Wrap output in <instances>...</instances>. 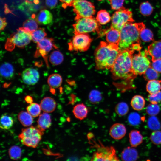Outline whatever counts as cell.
Listing matches in <instances>:
<instances>
[{
    "mask_svg": "<svg viewBox=\"0 0 161 161\" xmlns=\"http://www.w3.org/2000/svg\"><path fill=\"white\" fill-rule=\"evenodd\" d=\"M145 28L143 22L130 23L125 25L120 30V39L118 45L120 51L130 49L140 51L142 48L140 33Z\"/></svg>",
    "mask_w": 161,
    "mask_h": 161,
    "instance_id": "6da1fadb",
    "label": "cell"
},
{
    "mask_svg": "<svg viewBox=\"0 0 161 161\" xmlns=\"http://www.w3.org/2000/svg\"><path fill=\"white\" fill-rule=\"evenodd\" d=\"M120 52L118 45L101 41L95 53L96 68L98 70L111 69Z\"/></svg>",
    "mask_w": 161,
    "mask_h": 161,
    "instance_id": "7a4b0ae2",
    "label": "cell"
},
{
    "mask_svg": "<svg viewBox=\"0 0 161 161\" xmlns=\"http://www.w3.org/2000/svg\"><path fill=\"white\" fill-rule=\"evenodd\" d=\"M134 52L130 49L120 51L111 69L114 79H129L136 76L132 69V58Z\"/></svg>",
    "mask_w": 161,
    "mask_h": 161,
    "instance_id": "3957f363",
    "label": "cell"
},
{
    "mask_svg": "<svg viewBox=\"0 0 161 161\" xmlns=\"http://www.w3.org/2000/svg\"><path fill=\"white\" fill-rule=\"evenodd\" d=\"M73 26L75 34L96 32L99 36H101L106 34L107 31V30L102 29L101 24L94 17L79 19Z\"/></svg>",
    "mask_w": 161,
    "mask_h": 161,
    "instance_id": "277c9868",
    "label": "cell"
},
{
    "mask_svg": "<svg viewBox=\"0 0 161 161\" xmlns=\"http://www.w3.org/2000/svg\"><path fill=\"white\" fill-rule=\"evenodd\" d=\"M32 40L31 33L23 27L19 28L17 31L11 35L7 39L5 47L8 50H12L15 46L24 48Z\"/></svg>",
    "mask_w": 161,
    "mask_h": 161,
    "instance_id": "5b68a950",
    "label": "cell"
},
{
    "mask_svg": "<svg viewBox=\"0 0 161 161\" xmlns=\"http://www.w3.org/2000/svg\"><path fill=\"white\" fill-rule=\"evenodd\" d=\"M43 131L33 126L23 129L18 135V138L23 145L29 147L36 148L41 140Z\"/></svg>",
    "mask_w": 161,
    "mask_h": 161,
    "instance_id": "8992f818",
    "label": "cell"
},
{
    "mask_svg": "<svg viewBox=\"0 0 161 161\" xmlns=\"http://www.w3.org/2000/svg\"><path fill=\"white\" fill-rule=\"evenodd\" d=\"M134 21L132 12L123 7L117 10L113 14L111 18L110 27L120 31L126 24Z\"/></svg>",
    "mask_w": 161,
    "mask_h": 161,
    "instance_id": "52a82bcc",
    "label": "cell"
},
{
    "mask_svg": "<svg viewBox=\"0 0 161 161\" xmlns=\"http://www.w3.org/2000/svg\"><path fill=\"white\" fill-rule=\"evenodd\" d=\"M72 6L76 15L75 21L81 18L93 17L95 13L94 4L87 0H75Z\"/></svg>",
    "mask_w": 161,
    "mask_h": 161,
    "instance_id": "ba28073f",
    "label": "cell"
},
{
    "mask_svg": "<svg viewBox=\"0 0 161 161\" xmlns=\"http://www.w3.org/2000/svg\"><path fill=\"white\" fill-rule=\"evenodd\" d=\"M100 144L95 143L94 146L97 148L91 159V161H117L119 159L115 150L113 146H105L99 142Z\"/></svg>",
    "mask_w": 161,
    "mask_h": 161,
    "instance_id": "9c48e42d",
    "label": "cell"
},
{
    "mask_svg": "<svg viewBox=\"0 0 161 161\" xmlns=\"http://www.w3.org/2000/svg\"><path fill=\"white\" fill-rule=\"evenodd\" d=\"M146 50L140 52L133 55L132 58V69L135 75L143 74L151 66V63L147 57Z\"/></svg>",
    "mask_w": 161,
    "mask_h": 161,
    "instance_id": "30bf717a",
    "label": "cell"
},
{
    "mask_svg": "<svg viewBox=\"0 0 161 161\" xmlns=\"http://www.w3.org/2000/svg\"><path fill=\"white\" fill-rule=\"evenodd\" d=\"M92 40L88 33L75 34L69 44V49L76 51H85L89 48Z\"/></svg>",
    "mask_w": 161,
    "mask_h": 161,
    "instance_id": "8fae6325",
    "label": "cell"
},
{
    "mask_svg": "<svg viewBox=\"0 0 161 161\" xmlns=\"http://www.w3.org/2000/svg\"><path fill=\"white\" fill-rule=\"evenodd\" d=\"M56 47L51 38L45 37L37 43V50L35 56H42L44 57L54 47Z\"/></svg>",
    "mask_w": 161,
    "mask_h": 161,
    "instance_id": "7c38bea8",
    "label": "cell"
},
{
    "mask_svg": "<svg viewBox=\"0 0 161 161\" xmlns=\"http://www.w3.org/2000/svg\"><path fill=\"white\" fill-rule=\"evenodd\" d=\"M21 76L22 80L25 84L33 85L38 82L40 75L36 69L29 68L23 71Z\"/></svg>",
    "mask_w": 161,
    "mask_h": 161,
    "instance_id": "4fadbf2b",
    "label": "cell"
},
{
    "mask_svg": "<svg viewBox=\"0 0 161 161\" xmlns=\"http://www.w3.org/2000/svg\"><path fill=\"white\" fill-rule=\"evenodd\" d=\"M126 129L125 126L120 123H116L113 125L109 130V134L113 138L120 140L125 135Z\"/></svg>",
    "mask_w": 161,
    "mask_h": 161,
    "instance_id": "5bb4252c",
    "label": "cell"
},
{
    "mask_svg": "<svg viewBox=\"0 0 161 161\" xmlns=\"http://www.w3.org/2000/svg\"><path fill=\"white\" fill-rule=\"evenodd\" d=\"M147 51L153 62L161 59V40L153 41L148 46Z\"/></svg>",
    "mask_w": 161,
    "mask_h": 161,
    "instance_id": "9a60e30c",
    "label": "cell"
},
{
    "mask_svg": "<svg viewBox=\"0 0 161 161\" xmlns=\"http://www.w3.org/2000/svg\"><path fill=\"white\" fill-rule=\"evenodd\" d=\"M35 20L39 24L46 25L50 23L52 20L51 13L47 9L41 10L35 16Z\"/></svg>",
    "mask_w": 161,
    "mask_h": 161,
    "instance_id": "2e32d148",
    "label": "cell"
},
{
    "mask_svg": "<svg viewBox=\"0 0 161 161\" xmlns=\"http://www.w3.org/2000/svg\"><path fill=\"white\" fill-rule=\"evenodd\" d=\"M107 42L118 46L120 39V31L110 27L106 34Z\"/></svg>",
    "mask_w": 161,
    "mask_h": 161,
    "instance_id": "e0dca14e",
    "label": "cell"
},
{
    "mask_svg": "<svg viewBox=\"0 0 161 161\" xmlns=\"http://www.w3.org/2000/svg\"><path fill=\"white\" fill-rule=\"evenodd\" d=\"M40 105L44 112L49 113L54 111L56 107V103L53 98L47 97L41 100Z\"/></svg>",
    "mask_w": 161,
    "mask_h": 161,
    "instance_id": "ac0fdd59",
    "label": "cell"
},
{
    "mask_svg": "<svg viewBox=\"0 0 161 161\" xmlns=\"http://www.w3.org/2000/svg\"><path fill=\"white\" fill-rule=\"evenodd\" d=\"M38 128L43 131L51 125V119L50 115L44 112L39 115L37 121Z\"/></svg>",
    "mask_w": 161,
    "mask_h": 161,
    "instance_id": "d6986e66",
    "label": "cell"
},
{
    "mask_svg": "<svg viewBox=\"0 0 161 161\" xmlns=\"http://www.w3.org/2000/svg\"><path fill=\"white\" fill-rule=\"evenodd\" d=\"M121 157L123 161H135L138 158V153L135 148L128 147L123 151L121 154Z\"/></svg>",
    "mask_w": 161,
    "mask_h": 161,
    "instance_id": "ffe728a7",
    "label": "cell"
},
{
    "mask_svg": "<svg viewBox=\"0 0 161 161\" xmlns=\"http://www.w3.org/2000/svg\"><path fill=\"white\" fill-rule=\"evenodd\" d=\"M0 72L1 75L6 79L10 80L14 75V68L11 64L8 62L4 63L1 65Z\"/></svg>",
    "mask_w": 161,
    "mask_h": 161,
    "instance_id": "44dd1931",
    "label": "cell"
},
{
    "mask_svg": "<svg viewBox=\"0 0 161 161\" xmlns=\"http://www.w3.org/2000/svg\"><path fill=\"white\" fill-rule=\"evenodd\" d=\"M88 109L86 106L83 103L78 104L73 107V113L76 118L82 120L87 116Z\"/></svg>",
    "mask_w": 161,
    "mask_h": 161,
    "instance_id": "7402d4cb",
    "label": "cell"
},
{
    "mask_svg": "<svg viewBox=\"0 0 161 161\" xmlns=\"http://www.w3.org/2000/svg\"><path fill=\"white\" fill-rule=\"evenodd\" d=\"M129 137V142L132 147H136L143 142V137L138 130H133L131 131Z\"/></svg>",
    "mask_w": 161,
    "mask_h": 161,
    "instance_id": "603a6c76",
    "label": "cell"
},
{
    "mask_svg": "<svg viewBox=\"0 0 161 161\" xmlns=\"http://www.w3.org/2000/svg\"><path fill=\"white\" fill-rule=\"evenodd\" d=\"M145 101L144 98L140 95H136L132 98L131 105L133 109L137 111H140L144 107Z\"/></svg>",
    "mask_w": 161,
    "mask_h": 161,
    "instance_id": "cb8c5ba5",
    "label": "cell"
},
{
    "mask_svg": "<svg viewBox=\"0 0 161 161\" xmlns=\"http://www.w3.org/2000/svg\"><path fill=\"white\" fill-rule=\"evenodd\" d=\"M18 120L24 126L31 125L33 122V117L27 112L21 111L18 115Z\"/></svg>",
    "mask_w": 161,
    "mask_h": 161,
    "instance_id": "d4e9b609",
    "label": "cell"
},
{
    "mask_svg": "<svg viewBox=\"0 0 161 161\" xmlns=\"http://www.w3.org/2000/svg\"><path fill=\"white\" fill-rule=\"evenodd\" d=\"M61 76L58 74H53L50 75L47 79V83L49 86L53 88L60 87L62 83Z\"/></svg>",
    "mask_w": 161,
    "mask_h": 161,
    "instance_id": "484cf974",
    "label": "cell"
},
{
    "mask_svg": "<svg viewBox=\"0 0 161 161\" xmlns=\"http://www.w3.org/2000/svg\"><path fill=\"white\" fill-rule=\"evenodd\" d=\"M161 80H154L148 81L146 85V90L150 94L155 93L161 89Z\"/></svg>",
    "mask_w": 161,
    "mask_h": 161,
    "instance_id": "4316f807",
    "label": "cell"
},
{
    "mask_svg": "<svg viewBox=\"0 0 161 161\" xmlns=\"http://www.w3.org/2000/svg\"><path fill=\"white\" fill-rule=\"evenodd\" d=\"M64 60V57L62 53L58 50H55L50 54L49 60L50 63L55 66L61 64Z\"/></svg>",
    "mask_w": 161,
    "mask_h": 161,
    "instance_id": "83f0119b",
    "label": "cell"
},
{
    "mask_svg": "<svg viewBox=\"0 0 161 161\" xmlns=\"http://www.w3.org/2000/svg\"><path fill=\"white\" fill-rule=\"evenodd\" d=\"M96 19L101 24L105 25L110 21L111 18L108 12L102 10L97 12Z\"/></svg>",
    "mask_w": 161,
    "mask_h": 161,
    "instance_id": "f1b7e54d",
    "label": "cell"
},
{
    "mask_svg": "<svg viewBox=\"0 0 161 161\" xmlns=\"http://www.w3.org/2000/svg\"><path fill=\"white\" fill-rule=\"evenodd\" d=\"M47 35L44 28H38L31 33L32 40L37 43L45 38Z\"/></svg>",
    "mask_w": 161,
    "mask_h": 161,
    "instance_id": "f546056e",
    "label": "cell"
},
{
    "mask_svg": "<svg viewBox=\"0 0 161 161\" xmlns=\"http://www.w3.org/2000/svg\"><path fill=\"white\" fill-rule=\"evenodd\" d=\"M13 124L12 118L6 114L2 115L0 119V128L3 129H8L10 128Z\"/></svg>",
    "mask_w": 161,
    "mask_h": 161,
    "instance_id": "4dcf8cb0",
    "label": "cell"
},
{
    "mask_svg": "<svg viewBox=\"0 0 161 161\" xmlns=\"http://www.w3.org/2000/svg\"><path fill=\"white\" fill-rule=\"evenodd\" d=\"M26 109L33 117H35L40 115L41 109L40 105L32 103L27 107Z\"/></svg>",
    "mask_w": 161,
    "mask_h": 161,
    "instance_id": "1f68e13d",
    "label": "cell"
},
{
    "mask_svg": "<svg viewBox=\"0 0 161 161\" xmlns=\"http://www.w3.org/2000/svg\"><path fill=\"white\" fill-rule=\"evenodd\" d=\"M31 18L26 20L23 23V27L26 31L32 33L38 28L37 22Z\"/></svg>",
    "mask_w": 161,
    "mask_h": 161,
    "instance_id": "d6a6232c",
    "label": "cell"
},
{
    "mask_svg": "<svg viewBox=\"0 0 161 161\" xmlns=\"http://www.w3.org/2000/svg\"><path fill=\"white\" fill-rule=\"evenodd\" d=\"M140 13L145 16L150 15L153 11V7L151 4L148 1L142 3L139 7Z\"/></svg>",
    "mask_w": 161,
    "mask_h": 161,
    "instance_id": "836d02e7",
    "label": "cell"
},
{
    "mask_svg": "<svg viewBox=\"0 0 161 161\" xmlns=\"http://www.w3.org/2000/svg\"><path fill=\"white\" fill-rule=\"evenodd\" d=\"M140 38L143 41L149 42L154 41V35L152 31L149 29L145 28L140 32Z\"/></svg>",
    "mask_w": 161,
    "mask_h": 161,
    "instance_id": "e575fe53",
    "label": "cell"
},
{
    "mask_svg": "<svg viewBox=\"0 0 161 161\" xmlns=\"http://www.w3.org/2000/svg\"><path fill=\"white\" fill-rule=\"evenodd\" d=\"M9 154L10 158L13 160H17L20 159L21 155V150L20 147L17 146H13L9 149Z\"/></svg>",
    "mask_w": 161,
    "mask_h": 161,
    "instance_id": "d590c367",
    "label": "cell"
},
{
    "mask_svg": "<svg viewBox=\"0 0 161 161\" xmlns=\"http://www.w3.org/2000/svg\"><path fill=\"white\" fill-rule=\"evenodd\" d=\"M115 110L118 115L123 116L128 113L129 108L126 103L124 102H121L116 105L115 107Z\"/></svg>",
    "mask_w": 161,
    "mask_h": 161,
    "instance_id": "8d00e7d4",
    "label": "cell"
},
{
    "mask_svg": "<svg viewBox=\"0 0 161 161\" xmlns=\"http://www.w3.org/2000/svg\"><path fill=\"white\" fill-rule=\"evenodd\" d=\"M143 74L145 79L148 81L155 80L158 77V72L151 66L147 69Z\"/></svg>",
    "mask_w": 161,
    "mask_h": 161,
    "instance_id": "74e56055",
    "label": "cell"
},
{
    "mask_svg": "<svg viewBox=\"0 0 161 161\" xmlns=\"http://www.w3.org/2000/svg\"><path fill=\"white\" fill-rule=\"evenodd\" d=\"M148 126L151 130H157L160 128V125L158 118L154 116H151L148 119Z\"/></svg>",
    "mask_w": 161,
    "mask_h": 161,
    "instance_id": "f35d334b",
    "label": "cell"
},
{
    "mask_svg": "<svg viewBox=\"0 0 161 161\" xmlns=\"http://www.w3.org/2000/svg\"><path fill=\"white\" fill-rule=\"evenodd\" d=\"M102 98L100 92L97 90H93L90 93L89 98L90 101L92 104H95L99 102Z\"/></svg>",
    "mask_w": 161,
    "mask_h": 161,
    "instance_id": "ab89813d",
    "label": "cell"
},
{
    "mask_svg": "<svg viewBox=\"0 0 161 161\" xmlns=\"http://www.w3.org/2000/svg\"><path fill=\"white\" fill-rule=\"evenodd\" d=\"M141 119L140 115L135 112L131 113L128 118L129 123L133 126H136L139 124L141 122Z\"/></svg>",
    "mask_w": 161,
    "mask_h": 161,
    "instance_id": "60d3db41",
    "label": "cell"
},
{
    "mask_svg": "<svg viewBox=\"0 0 161 161\" xmlns=\"http://www.w3.org/2000/svg\"><path fill=\"white\" fill-rule=\"evenodd\" d=\"M160 111V108L157 104L151 103L146 107V111L148 114L151 116L157 115Z\"/></svg>",
    "mask_w": 161,
    "mask_h": 161,
    "instance_id": "b9f144b4",
    "label": "cell"
},
{
    "mask_svg": "<svg viewBox=\"0 0 161 161\" xmlns=\"http://www.w3.org/2000/svg\"><path fill=\"white\" fill-rule=\"evenodd\" d=\"M150 139L151 142L155 145L161 144V131L156 130L151 134Z\"/></svg>",
    "mask_w": 161,
    "mask_h": 161,
    "instance_id": "7bdbcfd3",
    "label": "cell"
},
{
    "mask_svg": "<svg viewBox=\"0 0 161 161\" xmlns=\"http://www.w3.org/2000/svg\"><path fill=\"white\" fill-rule=\"evenodd\" d=\"M148 100L152 103L157 104L161 101V91L152 94H150L148 97Z\"/></svg>",
    "mask_w": 161,
    "mask_h": 161,
    "instance_id": "ee69618b",
    "label": "cell"
},
{
    "mask_svg": "<svg viewBox=\"0 0 161 161\" xmlns=\"http://www.w3.org/2000/svg\"><path fill=\"white\" fill-rule=\"evenodd\" d=\"M112 9L118 10L123 7L124 0H108Z\"/></svg>",
    "mask_w": 161,
    "mask_h": 161,
    "instance_id": "f6af8a7d",
    "label": "cell"
},
{
    "mask_svg": "<svg viewBox=\"0 0 161 161\" xmlns=\"http://www.w3.org/2000/svg\"><path fill=\"white\" fill-rule=\"evenodd\" d=\"M151 66V67L157 72L161 73V59L153 62Z\"/></svg>",
    "mask_w": 161,
    "mask_h": 161,
    "instance_id": "bcb514c9",
    "label": "cell"
},
{
    "mask_svg": "<svg viewBox=\"0 0 161 161\" xmlns=\"http://www.w3.org/2000/svg\"><path fill=\"white\" fill-rule=\"evenodd\" d=\"M46 5L51 9L54 8L57 5L58 0H45Z\"/></svg>",
    "mask_w": 161,
    "mask_h": 161,
    "instance_id": "7dc6e473",
    "label": "cell"
},
{
    "mask_svg": "<svg viewBox=\"0 0 161 161\" xmlns=\"http://www.w3.org/2000/svg\"><path fill=\"white\" fill-rule=\"evenodd\" d=\"M60 1L62 3V7L65 9L68 6H72L75 0H60Z\"/></svg>",
    "mask_w": 161,
    "mask_h": 161,
    "instance_id": "c3c4849f",
    "label": "cell"
},
{
    "mask_svg": "<svg viewBox=\"0 0 161 161\" xmlns=\"http://www.w3.org/2000/svg\"><path fill=\"white\" fill-rule=\"evenodd\" d=\"M0 30H4L7 25V23L5 18H0Z\"/></svg>",
    "mask_w": 161,
    "mask_h": 161,
    "instance_id": "681fc988",
    "label": "cell"
},
{
    "mask_svg": "<svg viewBox=\"0 0 161 161\" xmlns=\"http://www.w3.org/2000/svg\"><path fill=\"white\" fill-rule=\"evenodd\" d=\"M25 100L26 102L29 104L32 103L33 101L32 97L29 95L26 96L25 97Z\"/></svg>",
    "mask_w": 161,
    "mask_h": 161,
    "instance_id": "f907efd6",
    "label": "cell"
},
{
    "mask_svg": "<svg viewBox=\"0 0 161 161\" xmlns=\"http://www.w3.org/2000/svg\"><path fill=\"white\" fill-rule=\"evenodd\" d=\"M33 2L35 4H37L39 3V1L38 0H34Z\"/></svg>",
    "mask_w": 161,
    "mask_h": 161,
    "instance_id": "816d5d0a",
    "label": "cell"
},
{
    "mask_svg": "<svg viewBox=\"0 0 161 161\" xmlns=\"http://www.w3.org/2000/svg\"><path fill=\"white\" fill-rule=\"evenodd\" d=\"M98 0V1H101V0Z\"/></svg>",
    "mask_w": 161,
    "mask_h": 161,
    "instance_id": "f5cc1de1",
    "label": "cell"
},
{
    "mask_svg": "<svg viewBox=\"0 0 161 161\" xmlns=\"http://www.w3.org/2000/svg\"><path fill=\"white\" fill-rule=\"evenodd\" d=\"M29 1H32V0H29Z\"/></svg>",
    "mask_w": 161,
    "mask_h": 161,
    "instance_id": "db71d44e",
    "label": "cell"
}]
</instances>
